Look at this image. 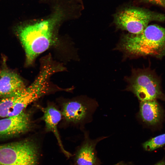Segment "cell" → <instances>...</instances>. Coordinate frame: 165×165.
<instances>
[{"label":"cell","instance_id":"1","mask_svg":"<svg viewBox=\"0 0 165 165\" xmlns=\"http://www.w3.org/2000/svg\"><path fill=\"white\" fill-rule=\"evenodd\" d=\"M62 10L56 8L46 19L17 28L16 31L24 49L27 65L32 64L39 55L56 44L58 27L64 17Z\"/></svg>","mask_w":165,"mask_h":165},{"label":"cell","instance_id":"2","mask_svg":"<svg viewBox=\"0 0 165 165\" xmlns=\"http://www.w3.org/2000/svg\"><path fill=\"white\" fill-rule=\"evenodd\" d=\"M118 49L129 56H151L161 59L165 56V28L153 24L141 33L125 34Z\"/></svg>","mask_w":165,"mask_h":165},{"label":"cell","instance_id":"3","mask_svg":"<svg viewBox=\"0 0 165 165\" xmlns=\"http://www.w3.org/2000/svg\"><path fill=\"white\" fill-rule=\"evenodd\" d=\"M41 157V142L34 138L0 144V165H40Z\"/></svg>","mask_w":165,"mask_h":165},{"label":"cell","instance_id":"4","mask_svg":"<svg viewBox=\"0 0 165 165\" xmlns=\"http://www.w3.org/2000/svg\"><path fill=\"white\" fill-rule=\"evenodd\" d=\"M113 21L117 28L129 33H141L152 21L163 22L165 14L149 9L135 6L123 8L113 15Z\"/></svg>","mask_w":165,"mask_h":165},{"label":"cell","instance_id":"5","mask_svg":"<svg viewBox=\"0 0 165 165\" xmlns=\"http://www.w3.org/2000/svg\"><path fill=\"white\" fill-rule=\"evenodd\" d=\"M132 72L127 78L128 88L141 101L165 99L160 80L154 71L146 68L134 69Z\"/></svg>","mask_w":165,"mask_h":165},{"label":"cell","instance_id":"6","mask_svg":"<svg viewBox=\"0 0 165 165\" xmlns=\"http://www.w3.org/2000/svg\"><path fill=\"white\" fill-rule=\"evenodd\" d=\"M32 112L24 111L20 114L0 119V139L13 138L31 129Z\"/></svg>","mask_w":165,"mask_h":165},{"label":"cell","instance_id":"7","mask_svg":"<svg viewBox=\"0 0 165 165\" xmlns=\"http://www.w3.org/2000/svg\"><path fill=\"white\" fill-rule=\"evenodd\" d=\"M38 108L42 112L41 120L44 122L46 132L52 133L55 137L61 152L68 159L72 157L73 154L64 148L58 130V125L62 118L61 111L53 103H48L46 106L40 105Z\"/></svg>","mask_w":165,"mask_h":165},{"label":"cell","instance_id":"8","mask_svg":"<svg viewBox=\"0 0 165 165\" xmlns=\"http://www.w3.org/2000/svg\"><path fill=\"white\" fill-rule=\"evenodd\" d=\"M26 88L22 79L16 73L7 68L0 71V98L18 95Z\"/></svg>","mask_w":165,"mask_h":165},{"label":"cell","instance_id":"9","mask_svg":"<svg viewBox=\"0 0 165 165\" xmlns=\"http://www.w3.org/2000/svg\"><path fill=\"white\" fill-rule=\"evenodd\" d=\"M61 108L62 117L69 123L79 124L84 120L87 115L88 108L86 104L78 99L64 101Z\"/></svg>","mask_w":165,"mask_h":165},{"label":"cell","instance_id":"10","mask_svg":"<svg viewBox=\"0 0 165 165\" xmlns=\"http://www.w3.org/2000/svg\"><path fill=\"white\" fill-rule=\"evenodd\" d=\"M98 141L85 138L73 154L72 163L74 165H101L95 150Z\"/></svg>","mask_w":165,"mask_h":165},{"label":"cell","instance_id":"11","mask_svg":"<svg viewBox=\"0 0 165 165\" xmlns=\"http://www.w3.org/2000/svg\"><path fill=\"white\" fill-rule=\"evenodd\" d=\"M157 100L141 101L140 115L144 122L154 126L161 121L163 115V110Z\"/></svg>","mask_w":165,"mask_h":165},{"label":"cell","instance_id":"12","mask_svg":"<svg viewBox=\"0 0 165 165\" xmlns=\"http://www.w3.org/2000/svg\"><path fill=\"white\" fill-rule=\"evenodd\" d=\"M165 145V133L154 137L144 142V149L151 151L161 147Z\"/></svg>","mask_w":165,"mask_h":165},{"label":"cell","instance_id":"13","mask_svg":"<svg viewBox=\"0 0 165 165\" xmlns=\"http://www.w3.org/2000/svg\"><path fill=\"white\" fill-rule=\"evenodd\" d=\"M115 165H132L131 164L125 163L123 162H120ZM154 165H165V161H161Z\"/></svg>","mask_w":165,"mask_h":165},{"label":"cell","instance_id":"14","mask_svg":"<svg viewBox=\"0 0 165 165\" xmlns=\"http://www.w3.org/2000/svg\"><path fill=\"white\" fill-rule=\"evenodd\" d=\"M139 1L143 2L144 3H146L148 0H138Z\"/></svg>","mask_w":165,"mask_h":165},{"label":"cell","instance_id":"15","mask_svg":"<svg viewBox=\"0 0 165 165\" xmlns=\"http://www.w3.org/2000/svg\"><path fill=\"white\" fill-rule=\"evenodd\" d=\"M71 165H74L72 163L71 164Z\"/></svg>","mask_w":165,"mask_h":165}]
</instances>
